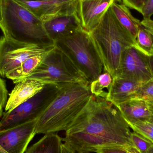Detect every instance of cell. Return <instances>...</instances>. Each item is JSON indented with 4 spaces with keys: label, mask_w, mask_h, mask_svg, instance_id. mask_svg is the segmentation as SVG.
<instances>
[{
    "label": "cell",
    "mask_w": 153,
    "mask_h": 153,
    "mask_svg": "<svg viewBox=\"0 0 153 153\" xmlns=\"http://www.w3.org/2000/svg\"><path fill=\"white\" fill-rule=\"evenodd\" d=\"M60 85L48 84L39 92L0 119V130H6L38 118L55 96Z\"/></svg>",
    "instance_id": "obj_7"
},
{
    "label": "cell",
    "mask_w": 153,
    "mask_h": 153,
    "mask_svg": "<svg viewBox=\"0 0 153 153\" xmlns=\"http://www.w3.org/2000/svg\"><path fill=\"white\" fill-rule=\"evenodd\" d=\"M134 132L141 135L153 144V123L149 121L128 124Z\"/></svg>",
    "instance_id": "obj_22"
},
{
    "label": "cell",
    "mask_w": 153,
    "mask_h": 153,
    "mask_svg": "<svg viewBox=\"0 0 153 153\" xmlns=\"http://www.w3.org/2000/svg\"><path fill=\"white\" fill-rule=\"evenodd\" d=\"M113 78L108 73L103 72L100 74L97 79L91 82L90 84V89L93 95L106 98L107 92L104 90L108 91Z\"/></svg>",
    "instance_id": "obj_21"
},
{
    "label": "cell",
    "mask_w": 153,
    "mask_h": 153,
    "mask_svg": "<svg viewBox=\"0 0 153 153\" xmlns=\"http://www.w3.org/2000/svg\"><path fill=\"white\" fill-rule=\"evenodd\" d=\"M2 19L1 0H0V22Z\"/></svg>",
    "instance_id": "obj_32"
},
{
    "label": "cell",
    "mask_w": 153,
    "mask_h": 153,
    "mask_svg": "<svg viewBox=\"0 0 153 153\" xmlns=\"http://www.w3.org/2000/svg\"><path fill=\"white\" fill-rule=\"evenodd\" d=\"M129 150L120 146L103 147L98 149L96 153H128Z\"/></svg>",
    "instance_id": "obj_27"
},
{
    "label": "cell",
    "mask_w": 153,
    "mask_h": 153,
    "mask_svg": "<svg viewBox=\"0 0 153 153\" xmlns=\"http://www.w3.org/2000/svg\"><path fill=\"white\" fill-rule=\"evenodd\" d=\"M54 47V43L45 45L19 44L1 36L0 37V75L5 77L28 58L46 53Z\"/></svg>",
    "instance_id": "obj_8"
},
{
    "label": "cell",
    "mask_w": 153,
    "mask_h": 153,
    "mask_svg": "<svg viewBox=\"0 0 153 153\" xmlns=\"http://www.w3.org/2000/svg\"><path fill=\"white\" fill-rule=\"evenodd\" d=\"M48 83L45 82L30 78H27L16 83L9 94L4 108L5 111H10L27 101L39 92Z\"/></svg>",
    "instance_id": "obj_14"
},
{
    "label": "cell",
    "mask_w": 153,
    "mask_h": 153,
    "mask_svg": "<svg viewBox=\"0 0 153 153\" xmlns=\"http://www.w3.org/2000/svg\"><path fill=\"white\" fill-rule=\"evenodd\" d=\"M146 153H153V145L149 148Z\"/></svg>",
    "instance_id": "obj_33"
},
{
    "label": "cell",
    "mask_w": 153,
    "mask_h": 153,
    "mask_svg": "<svg viewBox=\"0 0 153 153\" xmlns=\"http://www.w3.org/2000/svg\"><path fill=\"white\" fill-rule=\"evenodd\" d=\"M130 128L115 104L106 98L92 94L65 131L63 144L74 153L95 152L100 148L111 146L137 152Z\"/></svg>",
    "instance_id": "obj_1"
},
{
    "label": "cell",
    "mask_w": 153,
    "mask_h": 153,
    "mask_svg": "<svg viewBox=\"0 0 153 153\" xmlns=\"http://www.w3.org/2000/svg\"><path fill=\"white\" fill-rule=\"evenodd\" d=\"M28 1H48V0H28Z\"/></svg>",
    "instance_id": "obj_35"
},
{
    "label": "cell",
    "mask_w": 153,
    "mask_h": 153,
    "mask_svg": "<svg viewBox=\"0 0 153 153\" xmlns=\"http://www.w3.org/2000/svg\"><path fill=\"white\" fill-rule=\"evenodd\" d=\"M131 139L138 153H146L153 145L149 140L134 131L132 132Z\"/></svg>",
    "instance_id": "obj_23"
},
{
    "label": "cell",
    "mask_w": 153,
    "mask_h": 153,
    "mask_svg": "<svg viewBox=\"0 0 153 153\" xmlns=\"http://www.w3.org/2000/svg\"><path fill=\"white\" fill-rule=\"evenodd\" d=\"M116 106L128 124L150 121L151 120L152 114L149 104L143 99H131Z\"/></svg>",
    "instance_id": "obj_16"
},
{
    "label": "cell",
    "mask_w": 153,
    "mask_h": 153,
    "mask_svg": "<svg viewBox=\"0 0 153 153\" xmlns=\"http://www.w3.org/2000/svg\"><path fill=\"white\" fill-rule=\"evenodd\" d=\"M144 19H149L153 15V0H147L141 12Z\"/></svg>",
    "instance_id": "obj_28"
},
{
    "label": "cell",
    "mask_w": 153,
    "mask_h": 153,
    "mask_svg": "<svg viewBox=\"0 0 153 153\" xmlns=\"http://www.w3.org/2000/svg\"><path fill=\"white\" fill-rule=\"evenodd\" d=\"M91 83L103 72V67L90 33L79 30L54 42Z\"/></svg>",
    "instance_id": "obj_5"
},
{
    "label": "cell",
    "mask_w": 153,
    "mask_h": 153,
    "mask_svg": "<svg viewBox=\"0 0 153 153\" xmlns=\"http://www.w3.org/2000/svg\"><path fill=\"white\" fill-rule=\"evenodd\" d=\"M90 35L103 72L108 73L113 78L117 77L122 54L128 48L134 45V39L119 22L110 7Z\"/></svg>",
    "instance_id": "obj_3"
},
{
    "label": "cell",
    "mask_w": 153,
    "mask_h": 153,
    "mask_svg": "<svg viewBox=\"0 0 153 153\" xmlns=\"http://www.w3.org/2000/svg\"><path fill=\"white\" fill-rule=\"evenodd\" d=\"M140 83L120 76L113 78L106 99L117 105L136 98Z\"/></svg>",
    "instance_id": "obj_15"
},
{
    "label": "cell",
    "mask_w": 153,
    "mask_h": 153,
    "mask_svg": "<svg viewBox=\"0 0 153 153\" xmlns=\"http://www.w3.org/2000/svg\"><path fill=\"white\" fill-rule=\"evenodd\" d=\"M146 1L147 0H121L123 4L128 8L136 10L141 13Z\"/></svg>",
    "instance_id": "obj_26"
},
{
    "label": "cell",
    "mask_w": 153,
    "mask_h": 153,
    "mask_svg": "<svg viewBox=\"0 0 153 153\" xmlns=\"http://www.w3.org/2000/svg\"><path fill=\"white\" fill-rule=\"evenodd\" d=\"M120 76L144 83L152 80L149 56L141 52L134 45L128 48L123 52L120 61L118 75Z\"/></svg>",
    "instance_id": "obj_9"
},
{
    "label": "cell",
    "mask_w": 153,
    "mask_h": 153,
    "mask_svg": "<svg viewBox=\"0 0 153 153\" xmlns=\"http://www.w3.org/2000/svg\"><path fill=\"white\" fill-rule=\"evenodd\" d=\"M43 22L76 11V0H15Z\"/></svg>",
    "instance_id": "obj_12"
},
{
    "label": "cell",
    "mask_w": 153,
    "mask_h": 153,
    "mask_svg": "<svg viewBox=\"0 0 153 153\" xmlns=\"http://www.w3.org/2000/svg\"><path fill=\"white\" fill-rule=\"evenodd\" d=\"M72 153H74L72 152Z\"/></svg>",
    "instance_id": "obj_37"
},
{
    "label": "cell",
    "mask_w": 153,
    "mask_h": 153,
    "mask_svg": "<svg viewBox=\"0 0 153 153\" xmlns=\"http://www.w3.org/2000/svg\"><path fill=\"white\" fill-rule=\"evenodd\" d=\"M43 22L48 36L53 43L82 29L76 11L58 15Z\"/></svg>",
    "instance_id": "obj_13"
},
{
    "label": "cell",
    "mask_w": 153,
    "mask_h": 153,
    "mask_svg": "<svg viewBox=\"0 0 153 153\" xmlns=\"http://www.w3.org/2000/svg\"><path fill=\"white\" fill-rule=\"evenodd\" d=\"M0 153H6V152H5V151H4V150L1 147V146H0Z\"/></svg>",
    "instance_id": "obj_34"
},
{
    "label": "cell",
    "mask_w": 153,
    "mask_h": 153,
    "mask_svg": "<svg viewBox=\"0 0 153 153\" xmlns=\"http://www.w3.org/2000/svg\"><path fill=\"white\" fill-rule=\"evenodd\" d=\"M128 153H137L136 152H133V151H129V152H128Z\"/></svg>",
    "instance_id": "obj_36"
},
{
    "label": "cell",
    "mask_w": 153,
    "mask_h": 153,
    "mask_svg": "<svg viewBox=\"0 0 153 153\" xmlns=\"http://www.w3.org/2000/svg\"><path fill=\"white\" fill-rule=\"evenodd\" d=\"M91 95L90 85L60 84L55 96L37 119L36 134L66 131Z\"/></svg>",
    "instance_id": "obj_2"
},
{
    "label": "cell",
    "mask_w": 153,
    "mask_h": 153,
    "mask_svg": "<svg viewBox=\"0 0 153 153\" xmlns=\"http://www.w3.org/2000/svg\"><path fill=\"white\" fill-rule=\"evenodd\" d=\"M148 104H149V107H150V110L151 111V114H152V117H151V120L149 122L153 123V101H147Z\"/></svg>",
    "instance_id": "obj_29"
},
{
    "label": "cell",
    "mask_w": 153,
    "mask_h": 153,
    "mask_svg": "<svg viewBox=\"0 0 153 153\" xmlns=\"http://www.w3.org/2000/svg\"><path fill=\"white\" fill-rule=\"evenodd\" d=\"M46 53L37 55L28 58L19 67L8 73L5 77L10 79L15 84L27 79L37 69Z\"/></svg>",
    "instance_id": "obj_20"
},
{
    "label": "cell",
    "mask_w": 153,
    "mask_h": 153,
    "mask_svg": "<svg viewBox=\"0 0 153 153\" xmlns=\"http://www.w3.org/2000/svg\"><path fill=\"white\" fill-rule=\"evenodd\" d=\"M135 98L143 99L146 101H153V80L142 84L138 88Z\"/></svg>",
    "instance_id": "obj_24"
},
{
    "label": "cell",
    "mask_w": 153,
    "mask_h": 153,
    "mask_svg": "<svg viewBox=\"0 0 153 153\" xmlns=\"http://www.w3.org/2000/svg\"><path fill=\"white\" fill-rule=\"evenodd\" d=\"M149 64H150V69L152 73V79L153 80V56H149Z\"/></svg>",
    "instance_id": "obj_30"
},
{
    "label": "cell",
    "mask_w": 153,
    "mask_h": 153,
    "mask_svg": "<svg viewBox=\"0 0 153 153\" xmlns=\"http://www.w3.org/2000/svg\"><path fill=\"white\" fill-rule=\"evenodd\" d=\"M62 153H72V152L69 150L64 144L62 145Z\"/></svg>",
    "instance_id": "obj_31"
},
{
    "label": "cell",
    "mask_w": 153,
    "mask_h": 153,
    "mask_svg": "<svg viewBox=\"0 0 153 153\" xmlns=\"http://www.w3.org/2000/svg\"><path fill=\"white\" fill-rule=\"evenodd\" d=\"M110 8L119 22L130 33L135 41L141 21L134 18L128 7L123 3L114 2Z\"/></svg>",
    "instance_id": "obj_18"
},
{
    "label": "cell",
    "mask_w": 153,
    "mask_h": 153,
    "mask_svg": "<svg viewBox=\"0 0 153 153\" xmlns=\"http://www.w3.org/2000/svg\"><path fill=\"white\" fill-rule=\"evenodd\" d=\"M27 78L56 85L90 84L68 57L55 46L46 53L37 69Z\"/></svg>",
    "instance_id": "obj_6"
},
{
    "label": "cell",
    "mask_w": 153,
    "mask_h": 153,
    "mask_svg": "<svg viewBox=\"0 0 153 153\" xmlns=\"http://www.w3.org/2000/svg\"><path fill=\"white\" fill-rule=\"evenodd\" d=\"M37 119L25 124L0 130V146L7 153H24L36 135Z\"/></svg>",
    "instance_id": "obj_10"
},
{
    "label": "cell",
    "mask_w": 153,
    "mask_h": 153,
    "mask_svg": "<svg viewBox=\"0 0 153 153\" xmlns=\"http://www.w3.org/2000/svg\"><path fill=\"white\" fill-rule=\"evenodd\" d=\"M121 0H76L75 8L81 28L91 33L114 2Z\"/></svg>",
    "instance_id": "obj_11"
},
{
    "label": "cell",
    "mask_w": 153,
    "mask_h": 153,
    "mask_svg": "<svg viewBox=\"0 0 153 153\" xmlns=\"http://www.w3.org/2000/svg\"><path fill=\"white\" fill-rule=\"evenodd\" d=\"M0 29L9 40L26 45H45L52 42L43 22L15 0H1Z\"/></svg>",
    "instance_id": "obj_4"
},
{
    "label": "cell",
    "mask_w": 153,
    "mask_h": 153,
    "mask_svg": "<svg viewBox=\"0 0 153 153\" xmlns=\"http://www.w3.org/2000/svg\"><path fill=\"white\" fill-rule=\"evenodd\" d=\"M62 139L57 133L45 134L26 153H62Z\"/></svg>",
    "instance_id": "obj_19"
},
{
    "label": "cell",
    "mask_w": 153,
    "mask_h": 153,
    "mask_svg": "<svg viewBox=\"0 0 153 153\" xmlns=\"http://www.w3.org/2000/svg\"><path fill=\"white\" fill-rule=\"evenodd\" d=\"M134 46L146 55L153 56V20L151 18L140 22Z\"/></svg>",
    "instance_id": "obj_17"
},
{
    "label": "cell",
    "mask_w": 153,
    "mask_h": 153,
    "mask_svg": "<svg viewBox=\"0 0 153 153\" xmlns=\"http://www.w3.org/2000/svg\"><path fill=\"white\" fill-rule=\"evenodd\" d=\"M8 94L6 83L4 80L0 77V119L3 114V109L5 108Z\"/></svg>",
    "instance_id": "obj_25"
}]
</instances>
